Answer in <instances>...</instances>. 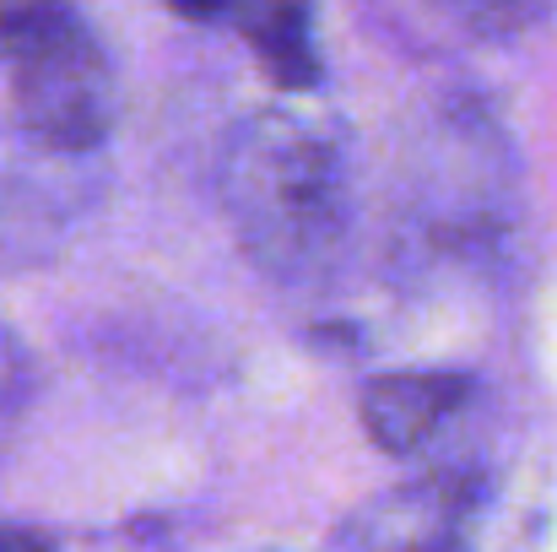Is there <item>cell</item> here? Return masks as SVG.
Instances as JSON below:
<instances>
[{
	"instance_id": "cell-7",
	"label": "cell",
	"mask_w": 557,
	"mask_h": 552,
	"mask_svg": "<svg viewBox=\"0 0 557 552\" xmlns=\"http://www.w3.org/2000/svg\"><path fill=\"white\" fill-rule=\"evenodd\" d=\"M185 22H227L233 27V16L244 11V5H255V0H169Z\"/></svg>"
},
{
	"instance_id": "cell-5",
	"label": "cell",
	"mask_w": 557,
	"mask_h": 552,
	"mask_svg": "<svg viewBox=\"0 0 557 552\" xmlns=\"http://www.w3.org/2000/svg\"><path fill=\"white\" fill-rule=\"evenodd\" d=\"M233 33L249 44V54L265 65V76L287 93H309L325 71L309 0H255L233 16Z\"/></svg>"
},
{
	"instance_id": "cell-3",
	"label": "cell",
	"mask_w": 557,
	"mask_h": 552,
	"mask_svg": "<svg viewBox=\"0 0 557 552\" xmlns=\"http://www.w3.org/2000/svg\"><path fill=\"white\" fill-rule=\"evenodd\" d=\"M482 499L476 471H428L369 499L336 531L331 552H471Z\"/></svg>"
},
{
	"instance_id": "cell-2",
	"label": "cell",
	"mask_w": 557,
	"mask_h": 552,
	"mask_svg": "<svg viewBox=\"0 0 557 552\" xmlns=\"http://www.w3.org/2000/svg\"><path fill=\"white\" fill-rule=\"evenodd\" d=\"M0 71L33 147L82 158L109 142L120 120V71L71 0H5Z\"/></svg>"
},
{
	"instance_id": "cell-10",
	"label": "cell",
	"mask_w": 557,
	"mask_h": 552,
	"mask_svg": "<svg viewBox=\"0 0 557 552\" xmlns=\"http://www.w3.org/2000/svg\"><path fill=\"white\" fill-rule=\"evenodd\" d=\"M0 11H5V0H0Z\"/></svg>"
},
{
	"instance_id": "cell-8",
	"label": "cell",
	"mask_w": 557,
	"mask_h": 552,
	"mask_svg": "<svg viewBox=\"0 0 557 552\" xmlns=\"http://www.w3.org/2000/svg\"><path fill=\"white\" fill-rule=\"evenodd\" d=\"M16 384H22V353H16V342H11V331L0 326V406L16 395Z\"/></svg>"
},
{
	"instance_id": "cell-1",
	"label": "cell",
	"mask_w": 557,
	"mask_h": 552,
	"mask_svg": "<svg viewBox=\"0 0 557 552\" xmlns=\"http://www.w3.org/2000/svg\"><path fill=\"white\" fill-rule=\"evenodd\" d=\"M216 200L233 244L260 277L282 287L331 277L358 217L347 125L309 103L244 114L216 163Z\"/></svg>"
},
{
	"instance_id": "cell-9",
	"label": "cell",
	"mask_w": 557,
	"mask_h": 552,
	"mask_svg": "<svg viewBox=\"0 0 557 552\" xmlns=\"http://www.w3.org/2000/svg\"><path fill=\"white\" fill-rule=\"evenodd\" d=\"M0 552H54L44 531H27V526H0Z\"/></svg>"
},
{
	"instance_id": "cell-4",
	"label": "cell",
	"mask_w": 557,
	"mask_h": 552,
	"mask_svg": "<svg viewBox=\"0 0 557 552\" xmlns=\"http://www.w3.org/2000/svg\"><path fill=\"white\" fill-rule=\"evenodd\" d=\"M471 390L476 379L455 368H395V373H373L363 384L358 417L384 455H417L466 412Z\"/></svg>"
},
{
	"instance_id": "cell-6",
	"label": "cell",
	"mask_w": 557,
	"mask_h": 552,
	"mask_svg": "<svg viewBox=\"0 0 557 552\" xmlns=\"http://www.w3.org/2000/svg\"><path fill=\"white\" fill-rule=\"evenodd\" d=\"M422 5H433L438 16H449L455 27H466V33H476V38L520 33V27L542 11V0H422Z\"/></svg>"
}]
</instances>
